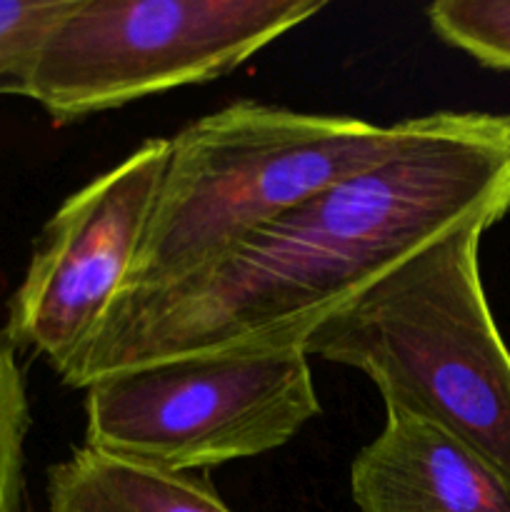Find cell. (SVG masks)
<instances>
[{
    "label": "cell",
    "mask_w": 510,
    "mask_h": 512,
    "mask_svg": "<svg viewBox=\"0 0 510 512\" xmlns=\"http://www.w3.org/2000/svg\"><path fill=\"white\" fill-rule=\"evenodd\" d=\"M418 128L420 118L375 125L253 100L185 125L168 138V163L123 293L188 278L320 190L393 158Z\"/></svg>",
    "instance_id": "obj_3"
},
{
    "label": "cell",
    "mask_w": 510,
    "mask_h": 512,
    "mask_svg": "<svg viewBox=\"0 0 510 512\" xmlns=\"http://www.w3.org/2000/svg\"><path fill=\"white\" fill-rule=\"evenodd\" d=\"M488 228L473 220L415 253L335 310L303 350L368 375L385 410L435 425L510 488V350L480 275Z\"/></svg>",
    "instance_id": "obj_2"
},
{
    "label": "cell",
    "mask_w": 510,
    "mask_h": 512,
    "mask_svg": "<svg viewBox=\"0 0 510 512\" xmlns=\"http://www.w3.org/2000/svg\"><path fill=\"white\" fill-rule=\"evenodd\" d=\"M360 512H510V488L465 445L413 415L385 410L383 430L350 465Z\"/></svg>",
    "instance_id": "obj_7"
},
{
    "label": "cell",
    "mask_w": 510,
    "mask_h": 512,
    "mask_svg": "<svg viewBox=\"0 0 510 512\" xmlns=\"http://www.w3.org/2000/svg\"><path fill=\"white\" fill-rule=\"evenodd\" d=\"M30 400L18 350L0 330V512H20Z\"/></svg>",
    "instance_id": "obj_11"
},
{
    "label": "cell",
    "mask_w": 510,
    "mask_h": 512,
    "mask_svg": "<svg viewBox=\"0 0 510 512\" xmlns=\"http://www.w3.org/2000/svg\"><path fill=\"white\" fill-rule=\"evenodd\" d=\"M425 15L450 48L485 68L510 73V0H438Z\"/></svg>",
    "instance_id": "obj_9"
},
{
    "label": "cell",
    "mask_w": 510,
    "mask_h": 512,
    "mask_svg": "<svg viewBox=\"0 0 510 512\" xmlns=\"http://www.w3.org/2000/svg\"><path fill=\"white\" fill-rule=\"evenodd\" d=\"M303 348L185 355L105 375L85 388V448L195 473L288 445L320 418Z\"/></svg>",
    "instance_id": "obj_4"
},
{
    "label": "cell",
    "mask_w": 510,
    "mask_h": 512,
    "mask_svg": "<svg viewBox=\"0 0 510 512\" xmlns=\"http://www.w3.org/2000/svg\"><path fill=\"white\" fill-rule=\"evenodd\" d=\"M323 0H70L40 50L30 100L55 125L233 73Z\"/></svg>",
    "instance_id": "obj_5"
},
{
    "label": "cell",
    "mask_w": 510,
    "mask_h": 512,
    "mask_svg": "<svg viewBox=\"0 0 510 512\" xmlns=\"http://www.w3.org/2000/svg\"><path fill=\"white\" fill-rule=\"evenodd\" d=\"M510 213V115L438 110L385 163L320 190L178 283L123 293L58 375L68 388L185 355L303 348L443 235Z\"/></svg>",
    "instance_id": "obj_1"
},
{
    "label": "cell",
    "mask_w": 510,
    "mask_h": 512,
    "mask_svg": "<svg viewBox=\"0 0 510 512\" xmlns=\"http://www.w3.org/2000/svg\"><path fill=\"white\" fill-rule=\"evenodd\" d=\"M70 0H0V95L30 98L40 50Z\"/></svg>",
    "instance_id": "obj_10"
},
{
    "label": "cell",
    "mask_w": 510,
    "mask_h": 512,
    "mask_svg": "<svg viewBox=\"0 0 510 512\" xmlns=\"http://www.w3.org/2000/svg\"><path fill=\"white\" fill-rule=\"evenodd\" d=\"M50 512H233L195 473L145 468L78 448L48 468Z\"/></svg>",
    "instance_id": "obj_8"
},
{
    "label": "cell",
    "mask_w": 510,
    "mask_h": 512,
    "mask_svg": "<svg viewBox=\"0 0 510 512\" xmlns=\"http://www.w3.org/2000/svg\"><path fill=\"white\" fill-rule=\"evenodd\" d=\"M170 140L148 138L68 195L35 240L10 295L5 338L63 373L128 285Z\"/></svg>",
    "instance_id": "obj_6"
}]
</instances>
